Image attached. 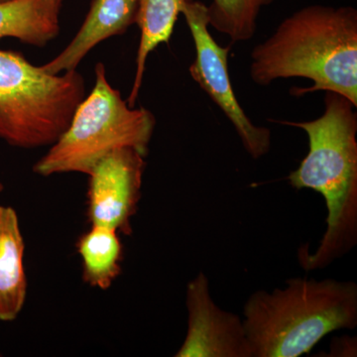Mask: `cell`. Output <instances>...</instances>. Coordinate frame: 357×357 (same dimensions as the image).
<instances>
[{
    "instance_id": "cell-1",
    "label": "cell",
    "mask_w": 357,
    "mask_h": 357,
    "mask_svg": "<svg viewBox=\"0 0 357 357\" xmlns=\"http://www.w3.org/2000/svg\"><path fill=\"white\" fill-rule=\"evenodd\" d=\"M249 76L266 86L279 79L304 77L307 88L294 96L333 91L357 107V10L314 4L282 21L276 31L251 52Z\"/></svg>"
},
{
    "instance_id": "cell-2",
    "label": "cell",
    "mask_w": 357,
    "mask_h": 357,
    "mask_svg": "<svg viewBox=\"0 0 357 357\" xmlns=\"http://www.w3.org/2000/svg\"><path fill=\"white\" fill-rule=\"evenodd\" d=\"M345 96L326 91L325 112L310 121H277L302 129L309 138V153L289 175L295 189H311L325 199L326 230L319 248L299 249L301 266L324 269L347 255L357 243V114Z\"/></svg>"
},
{
    "instance_id": "cell-3",
    "label": "cell",
    "mask_w": 357,
    "mask_h": 357,
    "mask_svg": "<svg viewBox=\"0 0 357 357\" xmlns=\"http://www.w3.org/2000/svg\"><path fill=\"white\" fill-rule=\"evenodd\" d=\"M250 357H299L328 333L357 326L352 281L294 278L286 288L259 290L243 307Z\"/></svg>"
},
{
    "instance_id": "cell-4",
    "label": "cell",
    "mask_w": 357,
    "mask_h": 357,
    "mask_svg": "<svg viewBox=\"0 0 357 357\" xmlns=\"http://www.w3.org/2000/svg\"><path fill=\"white\" fill-rule=\"evenodd\" d=\"M156 119L134 109L110 86L105 67L96 66V84L77 105L65 132L33 167L43 177L64 173L88 175L93 165L117 148L130 147L146 157Z\"/></svg>"
},
{
    "instance_id": "cell-5",
    "label": "cell",
    "mask_w": 357,
    "mask_h": 357,
    "mask_svg": "<svg viewBox=\"0 0 357 357\" xmlns=\"http://www.w3.org/2000/svg\"><path fill=\"white\" fill-rule=\"evenodd\" d=\"M86 95L76 70L51 75L21 54L0 50V139L22 149L51 146Z\"/></svg>"
},
{
    "instance_id": "cell-6",
    "label": "cell",
    "mask_w": 357,
    "mask_h": 357,
    "mask_svg": "<svg viewBox=\"0 0 357 357\" xmlns=\"http://www.w3.org/2000/svg\"><path fill=\"white\" fill-rule=\"evenodd\" d=\"M181 14L189 26L196 49L190 75L231 122L248 153L253 159L261 158L271 147V132L255 126L237 100L229 73L230 46H220L213 39L208 30V7L202 2L185 0Z\"/></svg>"
},
{
    "instance_id": "cell-7",
    "label": "cell",
    "mask_w": 357,
    "mask_h": 357,
    "mask_svg": "<svg viewBox=\"0 0 357 357\" xmlns=\"http://www.w3.org/2000/svg\"><path fill=\"white\" fill-rule=\"evenodd\" d=\"M145 157L130 147L117 148L89 171L88 215L91 225L132 234L131 220L141 198Z\"/></svg>"
},
{
    "instance_id": "cell-8",
    "label": "cell",
    "mask_w": 357,
    "mask_h": 357,
    "mask_svg": "<svg viewBox=\"0 0 357 357\" xmlns=\"http://www.w3.org/2000/svg\"><path fill=\"white\" fill-rule=\"evenodd\" d=\"M187 335L177 357H250L243 321L213 302L201 272L187 286Z\"/></svg>"
},
{
    "instance_id": "cell-9",
    "label": "cell",
    "mask_w": 357,
    "mask_h": 357,
    "mask_svg": "<svg viewBox=\"0 0 357 357\" xmlns=\"http://www.w3.org/2000/svg\"><path fill=\"white\" fill-rule=\"evenodd\" d=\"M138 0H91L75 38L41 69L51 75L76 70L89 51L103 40L124 34L137 18Z\"/></svg>"
},
{
    "instance_id": "cell-10",
    "label": "cell",
    "mask_w": 357,
    "mask_h": 357,
    "mask_svg": "<svg viewBox=\"0 0 357 357\" xmlns=\"http://www.w3.org/2000/svg\"><path fill=\"white\" fill-rule=\"evenodd\" d=\"M25 243L17 213L0 206V321H13L27 297Z\"/></svg>"
},
{
    "instance_id": "cell-11",
    "label": "cell",
    "mask_w": 357,
    "mask_h": 357,
    "mask_svg": "<svg viewBox=\"0 0 357 357\" xmlns=\"http://www.w3.org/2000/svg\"><path fill=\"white\" fill-rule=\"evenodd\" d=\"M185 0H138L136 23L139 26L140 43L136 57V72L132 89L128 102L129 107H135L148 56L160 44L168 43L172 37L174 27L181 14Z\"/></svg>"
},
{
    "instance_id": "cell-12",
    "label": "cell",
    "mask_w": 357,
    "mask_h": 357,
    "mask_svg": "<svg viewBox=\"0 0 357 357\" xmlns=\"http://www.w3.org/2000/svg\"><path fill=\"white\" fill-rule=\"evenodd\" d=\"M60 33L59 13L44 0H9L0 3V39L15 38L44 47Z\"/></svg>"
},
{
    "instance_id": "cell-13",
    "label": "cell",
    "mask_w": 357,
    "mask_h": 357,
    "mask_svg": "<svg viewBox=\"0 0 357 357\" xmlns=\"http://www.w3.org/2000/svg\"><path fill=\"white\" fill-rule=\"evenodd\" d=\"M83 265V280L91 287L107 290L121 273L123 249L119 232L91 225L77 244Z\"/></svg>"
},
{
    "instance_id": "cell-14",
    "label": "cell",
    "mask_w": 357,
    "mask_h": 357,
    "mask_svg": "<svg viewBox=\"0 0 357 357\" xmlns=\"http://www.w3.org/2000/svg\"><path fill=\"white\" fill-rule=\"evenodd\" d=\"M276 0H211L208 7V26L227 35L232 44L252 39L264 7Z\"/></svg>"
},
{
    "instance_id": "cell-15",
    "label": "cell",
    "mask_w": 357,
    "mask_h": 357,
    "mask_svg": "<svg viewBox=\"0 0 357 357\" xmlns=\"http://www.w3.org/2000/svg\"><path fill=\"white\" fill-rule=\"evenodd\" d=\"M330 356H356V338L342 337L333 340Z\"/></svg>"
},
{
    "instance_id": "cell-16",
    "label": "cell",
    "mask_w": 357,
    "mask_h": 357,
    "mask_svg": "<svg viewBox=\"0 0 357 357\" xmlns=\"http://www.w3.org/2000/svg\"><path fill=\"white\" fill-rule=\"evenodd\" d=\"M45 3L47 4L54 13L60 14L61 6H62L63 0H44Z\"/></svg>"
},
{
    "instance_id": "cell-17",
    "label": "cell",
    "mask_w": 357,
    "mask_h": 357,
    "mask_svg": "<svg viewBox=\"0 0 357 357\" xmlns=\"http://www.w3.org/2000/svg\"><path fill=\"white\" fill-rule=\"evenodd\" d=\"M4 190V185L2 184L1 182H0V192H3Z\"/></svg>"
},
{
    "instance_id": "cell-18",
    "label": "cell",
    "mask_w": 357,
    "mask_h": 357,
    "mask_svg": "<svg viewBox=\"0 0 357 357\" xmlns=\"http://www.w3.org/2000/svg\"><path fill=\"white\" fill-rule=\"evenodd\" d=\"M6 1H9V0H0V3H1V2H6Z\"/></svg>"
}]
</instances>
